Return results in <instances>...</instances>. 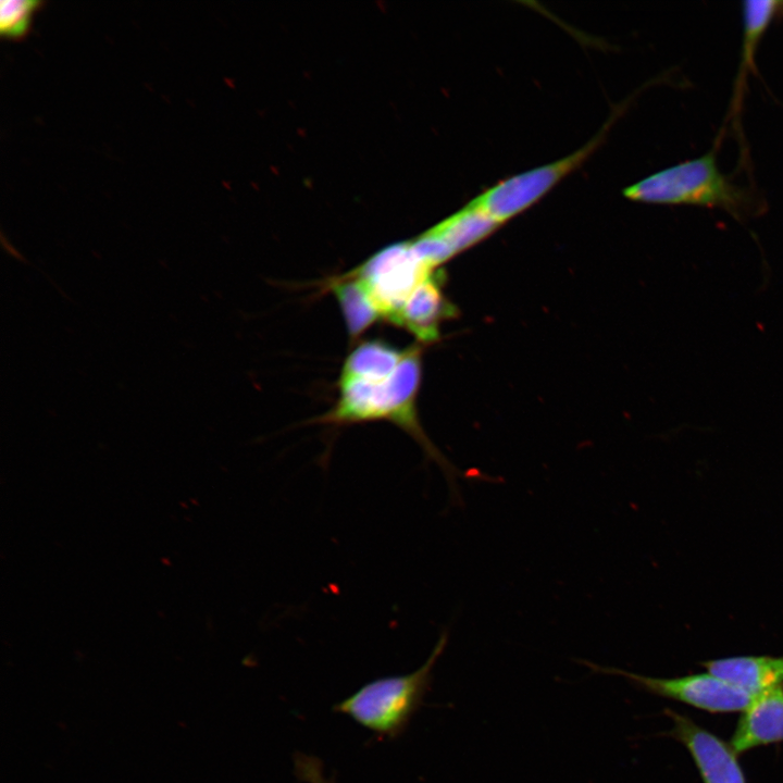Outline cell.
Segmentation results:
<instances>
[{
	"mask_svg": "<svg viewBox=\"0 0 783 783\" xmlns=\"http://www.w3.org/2000/svg\"><path fill=\"white\" fill-rule=\"evenodd\" d=\"M422 374V349L406 348L398 366L388 375L374 380L339 378V397L335 407L320 421L335 425L389 421L407 432L436 462L445 474L452 498H459L457 476L460 471L440 452L423 431L417 410Z\"/></svg>",
	"mask_w": 783,
	"mask_h": 783,
	"instance_id": "1",
	"label": "cell"
},
{
	"mask_svg": "<svg viewBox=\"0 0 783 783\" xmlns=\"http://www.w3.org/2000/svg\"><path fill=\"white\" fill-rule=\"evenodd\" d=\"M447 643L448 633L444 631L419 669L373 680L336 704L334 711L349 717L378 738L400 736L423 705L431 688L433 668Z\"/></svg>",
	"mask_w": 783,
	"mask_h": 783,
	"instance_id": "2",
	"label": "cell"
},
{
	"mask_svg": "<svg viewBox=\"0 0 783 783\" xmlns=\"http://www.w3.org/2000/svg\"><path fill=\"white\" fill-rule=\"evenodd\" d=\"M623 195L636 202L718 207L732 213L744 201L743 192L719 171L713 151L654 173Z\"/></svg>",
	"mask_w": 783,
	"mask_h": 783,
	"instance_id": "3",
	"label": "cell"
},
{
	"mask_svg": "<svg viewBox=\"0 0 783 783\" xmlns=\"http://www.w3.org/2000/svg\"><path fill=\"white\" fill-rule=\"evenodd\" d=\"M620 109L610 116L602 129L584 147L555 162L532 169L498 182L470 203L500 225L529 209L563 177L576 170L605 140Z\"/></svg>",
	"mask_w": 783,
	"mask_h": 783,
	"instance_id": "4",
	"label": "cell"
},
{
	"mask_svg": "<svg viewBox=\"0 0 783 783\" xmlns=\"http://www.w3.org/2000/svg\"><path fill=\"white\" fill-rule=\"evenodd\" d=\"M434 271L409 241L384 248L347 274L359 281L380 318L393 324L410 295Z\"/></svg>",
	"mask_w": 783,
	"mask_h": 783,
	"instance_id": "5",
	"label": "cell"
},
{
	"mask_svg": "<svg viewBox=\"0 0 783 783\" xmlns=\"http://www.w3.org/2000/svg\"><path fill=\"white\" fill-rule=\"evenodd\" d=\"M579 661L594 673L621 675L636 688L712 713L743 712L754 699L748 693L708 671L679 678H655L586 660Z\"/></svg>",
	"mask_w": 783,
	"mask_h": 783,
	"instance_id": "6",
	"label": "cell"
},
{
	"mask_svg": "<svg viewBox=\"0 0 783 783\" xmlns=\"http://www.w3.org/2000/svg\"><path fill=\"white\" fill-rule=\"evenodd\" d=\"M664 713L672 720L669 734L685 746L704 783H746L737 754L730 743L674 710Z\"/></svg>",
	"mask_w": 783,
	"mask_h": 783,
	"instance_id": "7",
	"label": "cell"
},
{
	"mask_svg": "<svg viewBox=\"0 0 783 783\" xmlns=\"http://www.w3.org/2000/svg\"><path fill=\"white\" fill-rule=\"evenodd\" d=\"M444 272H432L410 295L393 324L406 328L424 344L439 338L440 325L452 319L456 307L444 294Z\"/></svg>",
	"mask_w": 783,
	"mask_h": 783,
	"instance_id": "8",
	"label": "cell"
},
{
	"mask_svg": "<svg viewBox=\"0 0 783 783\" xmlns=\"http://www.w3.org/2000/svg\"><path fill=\"white\" fill-rule=\"evenodd\" d=\"M783 742V686L762 693L742 712L731 737L734 751Z\"/></svg>",
	"mask_w": 783,
	"mask_h": 783,
	"instance_id": "9",
	"label": "cell"
},
{
	"mask_svg": "<svg viewBox=\"0 0 783 783\" xmlns=\"http://www.w3.org/2000/svg\"><path fill=\"white\" fill-rule=\"evenodd\" d=\"M700 666L753 697L783 685V656H736Z\"/></svg>",
	"mask_w": 783,
	"mask_h": 783,
	"instance_id": "10",
	"label": "cell"
},
{
	"mask_svg": "<svg viewBox=\"0 0 783 783\" xmlns=\"http://www.w3.org/2000/svg\"><path fill=\"white\" fill-rule=\"evenodd\" d=\"M500 224L470 202L426 233L455 254L480 243Z\"/></svg>",
	"mask_w": 783,
	"mask_h": 783,
	"instance_id": "11",
	"label": "cell"
},
{
	"mask_svg": "<svg viewBox=\"0 0 783 783\" xmlns=\"http://www.w3.org/2000/svg\"><path fill=\"white\" fill-rule=\"evenodd\" d=\"M406 349L381 340L360 343L347 357L339 378L374 380L390 374L400 363Z\"/></svg>",
	"mask_w": 783,
	"mask_h": 783,
	"instance_id": "12",
	"label": "cell"
},
{
	"mask_svg": "<svg viewBox=\"0 0 783 783\" xmlns=\"http://www.w3.org/2000/svg\"><path fill=\"white\" fill-rule=\"evenodd\" d=\"M330 289L338 300L351 339L360 336L381 319L368 294L355 277L345 274L335 279Z\"/></svg>",
	"mask_w": 783,
	"mask_h": 783,
	"instance_id": "13",
	"label": "cell"
},
{
	"mask_svg": "<svg viewBox=\"0 0 783 783\" xmlns=\"http://www.w3.org/2000/svg\"><path fill=\"white\" fill-rule=\"evenodd\" d=\"M743 49L742 70L748 66L758 41L775 16L783 13V1L750 0L744 1L743 8Z\"/></svg>",
	"mask_w": 783,
	"mask_h": 783,
	"instance_id": "14",
	"label": "cell"
},
{
	"mask_svg": "<svg viewBox=\"0 0 783 783\" xmlns=\"http://www.w3.org/2000/svg\"><path fill=\"white\" fill-rule=\"evenodd\" d=\"M41 0H1L0 34L16 40L29 30L33 14L44 5Z\"/></svg>",
	"mask_w": 783,
	"mask_h": 783,
	"instance_id": "15",
	"label": "cell"
},
{
	"mask_svg": "<svg viewBox=\"0 0 783 783\" xmlns=\"http://www.w3.org/2000/svg\"><path fill=\"white\" fill-rule=\"evenodd\" d=\"M296 775L306 783H335L333 779L325 775L320 759L306 754H297L295 757Z\"/></svg>",
	"mask_w": 783,
	"mask_h": 783,
	"instance_id": "16",
	"label": "cell"
}]
</instances>
